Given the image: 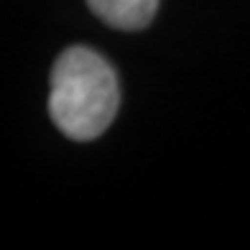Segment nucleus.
Here are the masks:
<instances>
[{
	"mask_svg": "<svg viewBox=\"0 0 250 250\" xmlns=\"http://www.w3.org/2000/svg\"><path fill=\"white\" fill-rule=\"evenodd\" d=\"M89 10L120 31H141L153 21L158 0H87Z\"/></svg>",
	"mask_w": 250,
	"mask_h": 250,
	"instance_id": "2",
	"label": "nucleus"
},
{
	"mask_svg": "<svg viewBox=\"0 0 250 250\" xmlns=\"http://www.w3.org/2000/svg\"><path fill=\"white\" fill-rule=\"evenodd\" d=\"M118 105V77L97 51L72 46L56 59L51 69L49 112L66 138H100L115 120Z\"/></svg>",
	"mask_w": 250,
	"mask_h": 250,
	"instance_id": "1",
	"label": "nucleus"
}]
</instances>
